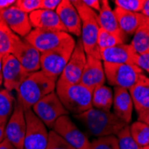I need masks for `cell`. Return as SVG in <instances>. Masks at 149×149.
I'll return each mask as SVG.
<instances>
[{
    "mask_svg": "<svg viewBox=\"0 0 149 149\" xmlns=\"http://www.w3.org/2000/svg\"><path fill=\"white\" fill-rule=\"evenodd\" d=\"M74 117L90 135L96 138L112 135L116 136L120 130L129 125L111 111H103L94 107L80 114L74 115Z\"/></svg>",
    "mask_w": 149,
    "mask_h": 149,
    "instance_id": "obj_1",
    "label": "cell"
},
{
    "mask_svg": "<svg viewBox=\"0 0 149 149\" xmlns=\"http://www.w3.org/2000/svg\"><path fill=\"white\" fill-rule=\"evenodd\" d=\"M56 81L42 71L31 73L16 89V99L22 104L24 110L31 109L40 99L56 91Z\"/></svg>",
    "mask_w": 149,
    "mask_h": 149,
    "instance_id": "obj_2",
    "label": "cell"
},
{
    "mask_svg": "<svg viewBox=\"0 0 149 149\" xmlns=\"http://www.w3.org/2000/svg\"><path fill=\"white\" fill-rule=\"evenodd\" d=\"M92 90L81 83L68 84L57 79L56 93L68 113L80 114L93 107Z\"/></svg>",
    "mask_w": 149,
    "mask_h": 149,
    "instance_id": "obj_3",
    "label": "cell"
},
{
    "mask_svg": "<svg viewBox=\"0 0 149 149\" xmlns=\"http://www.w3.org/2000/svg\"><path fill=\"white\" fill-rule=\"evenodd\" d=\"M72 3L77 9L81 19L80 40L86 55L100 56L97 48V36L100 29L97 13L86 6L82 0H72Z\"/></svg>",
    "mask_w": 149,
    "mask_h": 149,
    "instance_id": "obj_4",
    "label": "cell"
},
{
    "mask_svg": "<svg viewBox=\"0 0 149 149\" xmlns=\"http://www.w3.org/2000/svg\"><path fill=\"white\" fill-rule=\"evenodd\" d=\"M76 41L71 36L58 47L49 52L41 54L40 57V71L47 76L58 79L68 63L74 50Z\"/></svg>",
    "mask_w": 149,
    "mask_h": 149,
    "instance_id": "obj_5",
    "label": "cell"
},
{
    "mask_svg": "<svg viewBox=\"0 0 149 149\" xmlns=\"http://www.w3.org/2000/svg\"><path fill=\"white\" fill-rule=\"evenodd\" d=\"M105 79L114 88L130 90L138 82L144 72L136 64L132 63H103Z\"/></svg>",
    "mask_w": 149,
    "mask_h": 149,
    "instance_id": "obj_6",
    "label": "cell"
},
{
    "mask_svg": "<svg viewBox=\"0 0 149 149\" xmlns=\"http://www.w3.org/2000/svg\"><path fill=\"white\" fill-rule=\"evenodd\" d=\"M31 110L46 127L50 129L53 128L54 124L60 117L69 114L68 111L65 109L60 101L56 91L40 99L32 106Z\"/></svg>",
    "mask_w": 149,
    "mask_h": 149,
    "instance_id": "obj_7",
    "label": "cell"
},
{
    "mask_svg": "<svg viewBox=\"0 0 149 149\" xmlns=\"http://www.w3.org/2000/svg\"><path fill=\"white\" fill-rule=\"evenodd\" d=\"M24 113L26 120V133L23 149H46L49 134L46 125L31 109L24 110Z\"/></svg>",
    "mask_w": 149,
    "mask_h": 149,
    "instance_id": "obj_8",
    "label": "cell"
},
{
    "mask_svg": "<svg viewBox=\"0 0 149 149\" xmlns=\"http://www.w3.org/2000/svg\"><path fill=\"white\" fill-rule=\"evenodd\" d=\"M72 35L67 32L32 29L24 39L33 46L40 54L49 52L58 47Z\"/></svg>",
    "mask_w": 149,
    "mask_h": 149,
    "instance_id": "obj_9",
    "label": "cell"
},
{
    "mask_svg": "<svg viewBox=\"0 0 149 149\" xmlns=\"http://www.w3.org/2000/svg\"><path fill=\"white\" fill-rule=\"evenodd\" d=\"M52 130L75 149H90V141L72 120L69 115L60 117L54 124Z\"/></svg>",
    "mask_w": 149,
    "mask_h": 149,
    "instance_id": "obj_10",
    "label": "cell"
},
{
    "mask_svg": "<svg viewBox=\"0 0 149 149\" xmlns=\"http://www.w3.org/2000/svg\"><path fill=\"white\" fill-rule=\"evenodd\" d=\"M26 133V120L24 108L15 99L12 115L6 124V139L16 149H23Z\"/></svg>",
    "mask_w": 149,
    "mask_h": 149,
    "instance_id": "obj_11",
    "label": "cell"
},
{
    "mask_svg": "<svg viewBox=\"0 0 149 149\" xmlns=\"http://www.w3.org/2000/svg\"><path fill=\"white\" fill-rule=\"evenodd\" d=\"M86 62L87 55L79 38L76 42L74 50L58 80L68 84L79 83L86 65Z\"/></svg>",
    "mask_w": 149,
    "mask_h": 149,
    "instance_id": "obj_12",
    "label": "cell"
},
{
    "mask_svg": "<svg viewBox=\"0 0 149 149\" xmlns=\"http://www.w3.org/2000/svg\"><path fill=\"white\" fill-rule=\"evenodd\" d=\"M30 74L12 54L3 57V85L8 91L12 92L13 90H16Z\"/></svg>",
    "mask_w": 149,
    "mask_h": 149,
    "instance_id": "obj_13",
    "label": "cell"
},
{
    "mask_svg": "<svg viewBox=\"0 0 149 149\" xmlns=\"http://www.w3.org/2000/svg\"><path fill=\"white\" fill-rule=\"evenodd\" d=\"M12 55L29 73L40 71V54L33 46L23 38H19L13 47Z\"/></svg>",
    "mask_w": 149,
    "mask_h": 149,
    "instance_id": "obj_14",
    "label": "cell"
},
{
    "mask_svg": "<svg viewBox=\"0 0 149 149\" xmlns=\"http://www.w3.org/2000/svg\"><path fill=\"white\" fill-rule=\"evenodd\" d=\"M0 16L9 29L19 38H25L32 31L29 15L15 5L0 12Z\"/></svg>",
    "mask_w": 149,
    "mask_h": 149,
    "instance_id": "obj_15",
    "label": "cell"
},
{
    "mask_svg": "<svg viewBox=\"0 0 149 149\" xmlns=\"http://www.w3.org/2000/svg\"><path fill=\"white\" fill-rule=\"evenodd\" d=\"M105 74L101 56H87L85 68L80 79V82L92 91L105 82Z\"/></svg>",
    "mask_w": 149,
    "mask_h": 149,
    "instance_id": "obj_16",
    "label": "cell"
},
{
    "mask_svg": "<svg viewBox=\"0 0 149 149\" xmlns=\"http://www.w3.org/2000/svg\"><path fill=\"white\" fill-rule=\"evenodd\" d=\"M56 12L67 33H69L70 35L72 34L76 37H80L81 19L72 1L62 0Z\"/></svg>",
    "mask_w": 149,
    "mask_h": 149,
    "instance_id": "obj_17",
    "label": "cell"
},
{
    "mask_svg": "<svg viewBox=\"0 0 149 149\" xmlns=\"http://www.w3.org/2000/svg\"><path fill=\"white\" fill-rule=\"evenodd\" d=\"M103 63L123 64L132 63L136 64L138 54L134 51L130 44L118 45L113 47L105 48L99 51Z\"/></svg>",
    "mask_w": 149,
    "mask_h": 149,
    "instance_id": "obj_18",
    "label": "cell"
},
{
    "mask_svg": "<svg viewBox=\"0 0 149 149\" xmlns=\"http://www.w3.org/2000/svg\"><path fill=\"white\" fill-rule=\"evenodd\" d=\"M29 16L34 29L67 32L56 11L39 9L31 13Z\"/></svg>",
    "mask_w": 149,
    "mask_h": 149,
    "instance_id": "obj_19",
    "label": "cell"
},
{
    "mask_svg": "<svg viewBox=\"0 0 149 149\" xmlns=\"http://www.w3.org/2000/svg\"><path fill=\"white\" fill-rule=\"evenodd\" d=\"M113 107L114 114L129 124L132 119L133 102L129 90L121 88H114Z\"/></svg>",
    "mask_w": 149,
    "mask_h": 149,
    "instance_id": "obj_20",
    "label": "cell"
},
{
    "mask_svg": "<svg viewBox=\"0 0 149 149\" xmlns=\"http://www.w3.org/2000/svg\"><path fill=\"white\" fill-rule=\"evenodd\" d=\"M129 92L138 114L149 109V77L143 74Z\"/></svg>",
    "mask_w": 149,
    "mask_h": 149,
    "instance_id": "obj_21",
    "label": "cell"
},
{
    "mask_svg": "<svg viewBox=\"0 0 149 149\" xmlns=\"http://www.w3.org/2000/svg\"><path fill=\"white\" fill-rule=\"evenodd\" d=\"M113 11L120 31L126 35H134L145 22L146 17L140 13H130L116 7Z\"/></svg>",
    "mask_w": 149,
    "mask_h": 149,
    "instance_id": "obj_22",
    "label": "cell"
},
{
    "mask_svg": "<svg viewBox=\"0 0 149 149\" xmlns=\"http://www.w3.org/2000/svg\"><path fill=\"white\" fill-rule=\"evenodd\" d=\"M97 19L101 29L117 36L127 38V35L120 31L114 11L110 6L109 2L106 1V0H102L101 1V9L97 13Z\"/></svg>",
    "mask_w": 149,
    "mask_h": 149,
    "instance_id": "obj_23",
    "label": "cell"
},
{
    "mask_svg": "<svg viewBox=\"0 0 149 149\" xmlns=\"http://www.w3.org/2000/svg\"><path fill=\"white\" fill-rule=\"evenodd\" d=\"M113 91L108 86L101 85L92 92V105L94 108L103 111H110L113 106Z\"/></svg>",
    "mask_w": 149,
    "mask_h": 149,
    "instance_id": "obj_24",
    "label": "cell"
},
{
    "mask_svg": "<svg viewBox=\"0 0 149 149\" xmlns=\"http://www.w3.org/2000/svg\"><path fill=\"white\" fill-rule=\"evenodd\" d=\"M19 38H21L9 29V27L0 16V56L4 57L12 54L13 47Z\"/></svg>",
    "mask_w": 149,
    "mask_h": 149,
    "instance_id": "obj_25",
    "label": "cell"
},
{
    "mask_svg": "<svg viewBox=\"0 0 149 149\" xmlns=\"http://www.w3.org/2000/svg\"><path fill=\"white\" fill-rule=\"evenodd\" d=\"M15 99L12 92L0 88V124H6L13 113Z\"/></svg>",
    "mask_w": 149,
    "mask_h": 149,
    "instance_id": "obj_26",
    "label": "cell"
},
{
    "mask_svg": "<svg viewBox=\"0 0 149 149\" xmlns=\"http://www.w3.org/2000/svg\"><path fill=\"white\" fill-rule=\"evenodd\" d=\"M130 46L138 55L149 52V31L144 25L135 32Z\"/></svg>",
    "mask_w": 149,
    "mask_h": 149,
    "instance_id": "obj_27",
    "label": "cell"
},
{
    "mask_svg": "<svg viewBox=\"0 0 149 149\" xmlns=\"http://www.w3.org/2000/svg\"><path fill=\"white\" fill-rule=\"evenodd\" d=\"M130 131L133 139L140 147L149 146V126L137 120L130 126Z\"/></svg>",
    "mask_w": 149,
    "mask_h": 149,
    "instance_id": "obj_28",
    "label": "cell"
},
{
    "mask_svg": "<svg viewBox=\"0 0 149 149\" xmlns=\"http://www.w3.org/2000/svg\"><path fill=\"white\" fill-rule=\"evenodd\" d=\"M126 40L127 38L117 36L115 34L110 33L100 28L97 36V48L100 51L118 45H123L125 44Z\"/></svg>",
    "mask_w": 149,
    "mask_h": 149,
    "instance_id": "obj_29",
    "label": "cell"
},
{
    "mask_svg": "<svg viewBox=\"0 0 149 149\" xmlns=\"http://www.w3.org/2000/svg\"><path fill=\"white\" fill-rule=\"evenodd\" d=\"M119 149H142L135 141L130 131V126L126 125L116 135Z\"/></svg>",
    "mask_w": 149,
    "mask_h": 149,
    "instance_id": "obj_30",
    "label": "cell"
},
{
    "mask_svg": "<svg viewBox=\"0 0 149 149\" xmlns=\"http://www.w3.org/2000/svg\"><path fill=\"white\" fill-rule=\"evenodd\" d=\"M90 149H119L117 137L112 135L97 138L90 142Z\"/></svg>",
    "mask_w": 149,
    "mask_h": 149,
    "instance_id": "obj_31",
    "label": "cell"
},
{
    "mask_svg": "<svg viewBox=\"0 0 149 149\" xmlns=\"http://www.w3.org/2000/svg\"><path fill=\"white\" fill-rule=\"evenodd\" d=\"M116 8L130 13H141L144 0H115Z\"/></svg>",
    "mask_w": 149,
    "mask_h": 149,
    "instance_id": "obj_32",
    "label": "cell"
},
{
    "mask_svg": "<svg viewBox=\"0 0 149 149\" xmlns=\"http://www.w3.org/2000/svg\"><path fill=\"white\" fill-rule=\"evenodd\" d=\"M46 149H75L69 143H67L55 131H49L48 141Z\"/></svg>",
    "mask_w": 149,
    "mask_h": 149,
    "instance_id": "obj_33",
    "label": "cell"
},
{
    "mask_svg": "<svg viewBox=\"0 0 149 149\" xmlns=\"http://www.w3.org/2000/svg\"><path fill=\"white\" fill-rule=\"evenodd\" d=\"M15 6L22 12L31 15V13L41 9V0H17Z\"/></svg>",
    "mask_w": 149,
    "mask_h": 149,
    "instance_id": "obj_34",
    "label": "cell"
},
{
    "mask_svg": "<svg viewBox=\"0 0 149 149\" xmlns=\"http://www.w3.org/2000/svg\"><path fill=\"white\" fill-rule=\"evenodd\" d=\"M136 65H138L143 72L145 71L149 74V52L142 54V55H138Z\"/></svg>",
    "mask_w": 149,
    "mask_h": 149,
    "instance_id": "obj_35",
    "label": "cell"
},
{
    "mask_svg": "<svg viewBox=\"0 0 149 149\" xmlns=\"http://www.w3.org/2000/svg\"><path fill=\"white\" fill-rule=\"evenodd\" d=\"M62 0H41V9L48 11H56Z\"/></svg>",
    "mask_w": 149,
    "mask_h": 149,
    "instance_id": "obj_36",
    "label": "cell"
},
{
    "mask_svg": "<svg viewBox=\"0 0 149 149\" xmlns=\"http://www.w3.org/2000/svg\"><path fill=\"white\" fill-rule=\"evenodd\" d=\"M82 2L86 6L96 13H99L101 9V1H99V0H82Z\"/></svg>",
    "mask_w": 149,
    "mask_h": 149,
    "instance_id": "obj_37",
    "label": "cell"
},
{
    "mask_svg": "<svg viewBox=\"0 0 149 149\" xmlns=\"http://www.w3.org/2000/svg\"><path fill=\"white\" fill-rule=\"evenodd\" d=\"M138 120L149 126V109L138 114Z\"/></svg>",
    "mask_w": 149,
    "mask_h": 149,
    "instance_id": "obj_38",
    "label": "cell"
},
{
    "mask_svg": "<svg viewBox=\"0 0 149 149\" xmlns=\"http://www.w3.org/2000/svg\"><path fill=\"white\" fill-rule=\"evenodd\" d=\"M15 0H0V12L15 4Z\"/></svg>",
    "mask_w": 149,
    "mask_h": 149,
    "instance_id": "obj_39",
    "label": "cell"
},
{
    "mask_svg": "<svg viewBox=\"0 0 149 149\" xmlns=\"http://www.w3.org/2000/svg\"><path fill=\"white\" fill-rule=\"evenodd\" d=\"M140 13H142L145 17L149 18V0H144L143 7Z\"/></svg>",
    "mask_w": 149,
    "mask_h": 149,
    "instance_id": "obj_40",
    "label": "cell"
},
{
    "mask_svg": "<svg viewBox=\"0 0 149 149\" xmlns=\"http://www.w3.org/2000/svg\"><path fill=\"white\" fill-rule=\"evenodd\" d=\"M0 149H16L6 139L0 144Z\"/></svg>",
    "mask_w": 149,
    "mask_h": 149,
    "instance_id": "obj_41",
    "label": "cell"
},
{
    "mask_svg": "<svg viewBox=\"0 0 149 149\" xmlns=\"http://www.w3.org/2000/svg\"><path fill=\"white\" fill-rule=\"evenodd\" d=\"M6 139V124H0V144Z\"/></svg>",
    "mask_w": 149,
    "mask_h": 149,
    "instance_id": "obj_42",
    "label": "cell"
},
{
    "mask_svg": "<svg viewBox=\"0 0 149 149\" xmlns=\"http://www.w3.org/2000/svg\"><path fill=\"white\" fill-rule=\"evenodd\" d=\"M2 62L3 57L0 56V86L3 84V77H2Z\"/></svg>",
    "mask_w": 149,
    "mask_h": 149,
    "instance_id": "obj_43",
    "label": "cell"
},
{
    "mask_svg": "<svg viewBox=\"0 0 149 149\" xmlns=\"http://www.w3.org/2000/svg\"><path fill=\"white\" fill-rule=\"evenodd\" d=\"M146 28L147 29V31H149V18H146V19H145V22H144V24H143Z\"/></svg>",
    "mask_w": 149,
    "mask_h": 149,
    "instance_id": "obj_44",
    "label": "cell"
},
{
    "mask_svg": "<svg viewBox=\"0 0 149 149\" xmlns=\"http://www.w3.org/2000/svg\"><path fill=\"white\" fill-rule=\"evenodd\" d=\"M142 149H149V146H146V147H143Z\"/></svg>",
    "mask_w": 149,
    "mask_h": 149,
    "instance_id": "obj_45",
    "label": "cell"
}]
</instances>
